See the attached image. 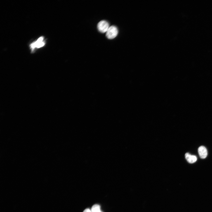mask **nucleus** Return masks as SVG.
I'll use <instances>...</instances> for the list:
<instances>
[{
	"label": "nucleus",
	"instance_id": "obj_1",
	"mask_svg": "<svg viewBox=\"0 0 212 212\" xmlns=\"http://www.w3.org/2000/svg\"><path fill=\"white\" fill-rule=\"evenodd\" d=\"M118 33V30L117 27L115 26H111L109 27L106 32V36L109 39H112L115 38Z\"/></svg>",
	"mask_w": 212,
	"mask_h": 212
},
{
	"label": "nucleus",
	"instance_id": "obj_2",
	"mask_svg": "<svg viewBox=\"0 0 212 212\" xmlns=\"http://www.w3.org/2000/svg\"><path fill=\"white\" fill-rule=\"evenodd\" d=\"M45 45V42L44 40V37H41L39 38L37 41L33 42L30 45V48L32 51L35 48H39L43 47Z\"/></svg>",
	"mask_w": 212,
	"mask_h": 212
},
{
	"label": "nucleus",
	"instance_id": "obj_3",
	"mask_svg": "<svg viewBox=\"0 0 212 212\" xmlns=\"http://www.w3.org/2000/svg\"><path fill=\"white\" fill-rule=\"evenodd\" d=\"M109 27L108 23L104 20L100 21L97 25L99 31L102 33L106 32Z\"/></svg>",
	"mask_w": 212,
	"mask_h": 212
},
{
	"label": "nucleus",
	"instance_id": "obj_4",
	"mask_svg": "<svg viewBox=\"0 0 212 212\" xmlns=\"http://www.w3.org/2000/svg\"><path fill=\"white\" fill-rule=\"evenodd\" d=\"M198 152L199 155L201 158L204 159L207 156V150L206 148L204 146H200L198 149Z\"/></svg>",
	"mask_w": 212,
	"mask_h": 212
},
{
	"label": "nucleus",
	"instance_id": "obj_5",
	"mask_svg": "<svg viewBox=\"0 0 212 212\" xmlns=\"http://www.w3.org/2000/svg\"><path fill=\"white\" fill-rule=\"evenodd\" d=\"M185 157L188 162L190 163L195 162L197 160V158L196 156L192 155L188 153L185 154Z\"/></svg>",
	"mask_w": 212,
	"mask_h": 212
},
{
	"label": "nucleus",
	"instance_id": "obj_6",
	"mask_svg": "<svg viewBox=\"0 0 212 212\" xmlns=\"http://www.w3.org/2000/svg\"><path fill=\"white\" fill-rule=\"evenodd\" d=\"M91 210L92 212H102L101 210L100 206L98 204L94 205Z\"/></svg>",
	"mask_w": 212,
	"mask_h": 212
},
{
	"label": "nucleus",
	"instance_id": "obj_7",
	"mask_svg": "<svg viewBox=\"0 0 212 212\" xmlns=\"http://www.w3.org/2000/svg\"><path fill=\"white\" fill-rule=\"evenodd\" d=\"M83 212H92L91 210L89 208H87L86 209H85Z\"/></svg>",
	"mask_w": 212,
	"mask_h": 212
}]
</instances>
